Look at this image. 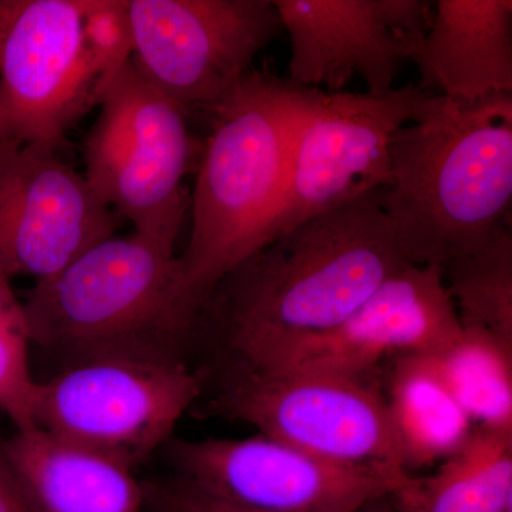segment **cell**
<instances>
[{"instance_id":"cell-1","label":"cell","mask_w":512,"mask_h":512,"mask_svg":"<svg viewBox=\"0 0 512 512\" xmlns=\"http://www.w3.org/2000/svg\"><path fill=\"white\" fill-rule=\"evenodd\" d=\"M380 191L303 222L222 279L201 316L239 360L335 329L410 265Z\"/></svg>"},{"instance_id":"cell-2","label":"cell","mask_w":512,"mask_h":512,"mask_svg":"<svg viewBox=\"0 0 512 512\" xmlns=\"http://www.w3.org/2000/svg\"><path fill=\"white\" fill-rule=\"evenodd\" d=\"M380 205L410 265L441 266L487 247L510 224L512 93L444 99L390 146Z\"/></svg>"},{"instance_id":"cell-3","label":"cell","mask_w":512,"mask_h":512,"mask_svg":"<svg viewBox=\"0 0 512 512\" xmlns=\"http://www.w3.org/2000/svg\"><path fill=\"white\" fill-rule=\"evenodd\" d=\"M305 90L252 69L210 113L178 256L181 301L197 323L222 279L266 247Z\"/></svg>"},{"instance_id":"cell-4","label":"cell","mask_w":512,"mask_h":512,"mask_svg":"<svg viewBox=\"0 0 512 512\" xmlns=\"http://www.w3.org/2000/svg\"><path fill=\"white\" fill-rule=\"evenodd\" d=\"M174 248L136 232L111 237L36 282L23 302L32 345L69 365L113 356L177 359L175 348L197 323L181 301Z\"/></svg>"},{"instance_id":"cell-5","label":"cell","mask_w":512,"mask_h":512,"mask_svg":"<svg viewBox=\"0 0 512 512\" xmlns=\"http://www.w3.org/2000/svg\"><path fill=\"white\" fill-rule=\"evenodd\" d=\"M204 144L188 113L128 62L110 84L83 141L84 178L94 194L134 232L174 244L191 195L185 175Z\"/></svg>"},{"instance_id":"cell-6","label":"cell","mask_w":512,"mask_h":512,"mask_svg":"<svg viewBox=\"0 0 512 512\" xmlns=\"http://www.w3.org/2000/svg\"><path fill=\"white\" fill-rule=\"evenodd\" d=\"M441 101L413 84L384 94L306 89L266 245L303 222L389 188L394 134L429 117Z\"/></svg>"},{"instance_id":"cell-7","label":"cell","mask_w":512,"mask_h":512,"mask_svg":"<svg viewBox=\"0 0 512 512\" xmlns=\"http://www.w3.org/2000/svg\"><path fill=\"white\" fill-rule=\"evenodd\" d=\"M210 412L340 466L410 474L377 375L239 365Z\"/></svg>"},{"instance_id":"cell-8","label":"cell","mask_w":512,"mask_h":512,"mask_svg":"<svg viewBox=\"0 0 512 512\" xmlns=\"http://www.w3.org/2000/svg\"><path fill=\"white\" fill-rule=\"evenodd\" d=\"M178 359L97 357L39 382L35 427L136 468L171 440L201 394Z\"/></svg>"},{"instance_id":"cell-9","label":"cell","mask_w":512,"mask_h":512,"mask_svg":"<svg viewBox=\"0 0 512 512\" xmlns=\"http://www.w3.org/2000/svg\"><path fill=\"white\" fill-rule=\"evenodd\" d=\"M121 69L94 45L87 0H22L0 56V141L60 150Z\"/></svg>"},{"instance_id":"cell-10","label":"cell","mask_w":512,"mask_h":512,"mask_svg":"<svg viewBox=\"0 0 512 512\" xmlns=\"http://www.w3.org/2000/svg\"><path fill=\"white\" fill-rule=\"evenodd\" d=\"M131 62L188 114H210L284 32L271 0H127Z\"/></svg>"},{"instance_id":"cell-11","label":"cell","mask_w":512,"mask_h":512,"mask_svg":"<svg viewBox=\"0 0 512 512\" xmlns=\"http://www.w3.org/2000/svg\"><path fill=\"white\" fill-rule=\"evenodd\" d=\"M178 478L259 512H359L390 495L409 474L348 467L266 437L173 440L165 444Z\"/></svg>"},{"instance_id":"cell-12","label":"cell","mask_w":512,"mask_h":512,"mask_svg":"<svg viewBox=\"0 0 512 512\" xmlns=\"http://www.w3.org/2000/svg\"><path fill=\"white\" fill-rule=\"evenodd\" d=\"M461 330L440 266L407 265L335 329L256 353L241 365L261 372L377 375L383 360L434 355L450 346Z\"/></svg>"},{"instance_id":"cell-13","label":"cell","mask_w":512,"mask_h":512,"mask_svg":"<svg viewBox=\"0 0 512 512\" xmlns=\"http://www.w3.org/2000/svg\"><path fill=\"white\" fill-rule=\"evenodd\" d=\"M119 218L59 150L0 141V272L59 274L113 237Z\"/></svg>"},{"instance_id":"cell-14","label":"cell","mask_w":512,"mask_h":512,"mask_svg":"<svg viewBox=\"0 0 512 512\" xmlns=\"http://www.w3.org/2000/svg\"><path fill=\"white\" fill-rule=\"evenodd\" d=\"M291 39L288 82L339 92L359 74L367 93L393 90L433 20L420 0H274Z\"/></svg>"},{"instance_id":"cell-15","label":"cell","mask_w":512,"mask_h":512,"mask_svg":"<svg viewBox=\"0 0 512 512\" xmlns=\"http://www.w3.org/2000/svg\"><path fill=\"white\" fill-rule=\"evenodd\" d=\"M410 60L421 89L456 103L512 93L511 0H440Z\"/></svg>"},{"instance_id":"cell-16","label":"cell","mask_w":512,"mask_h":512,"mask_svg":"<svg viewBox=\"0 0 512 512\" xmlns=\"http://www.w3.org/2000/svg\"><path fill=\"white\" fill-rule=\"evenodd\" d=\"M10 468L36 512H141L146 488L133 468L37 429L2 440Z\"/></svg>"},{"instance_id":"cell-17","label":"cell","mask_w":512,"mask_h":512,"mask_svg":"<svg viewBox=\"0 0 512 512\" xmlns=\"http://www.w3.org/2000/svg\"><path fill=\"white\" fill-rule=\"evenodd\" d=\"M397 512H505L512 508V431L476 429L427 477L409 474L389 495Z\"/></svg>"},{"instance_id":"cell-18","label":"cell","mask_w":512,"mask_h":512,"mask_svg":"<svg viewBox=\"0 0 512 512\" xmlns=\"http://www.w3.org/2000/svg\"><path fill=\"white\" fill-rule=\"evenodd\" d=\"M384 393L404 468L446 460L466 443L474 426L443 382L430 355L393 360Z\"/></svg>"},{"instance_id":"cell-19","label":"cell","mask_w":512,"mask_h":512,"mask_svg":"<svg viewBox=\"0 0 512 512\" xmlns=\"http://www.w3.org/2000/svg\"><path fill=\"white\" fill-rule=\"evenodd\" d=\"M474 429L512 431V345L463 326L446 349L430 355Z\"/></svg>"},{"instance_id":"cell-20","label":"cell","mask_w":512,"mask_h":512,"mask_svg":"<svg viewBox=\"0 0 512 512\" xmlns=\"http://www.w3.org/2000/svg\"><path fill=\"white\" fill-rule=\"evenodd\" d=\"M440 269L461 325L487 330L512 345L511 225L487 247L458 256Z\"/></svg>"},{"instance_id":"cell-21","label":"cell","mask_w":512,"mask_h":512,"mask_svg":"<svg viewBox=\"0 0 512 512\" xmlns=\"http://www.w3.org/2000/svg\"><path fill=\"white\" fill-rule=\"evenodd\" d=\"M28 319L10 279L0 272V412L15 430L35 427L39 382L30 369Z\"/></svg>"},{"instance_id":"cell-22","label":"cell","mask_w":512,"mask_h":512,"mask_svg":"<svg viewBox=\"0 0 512 512\" xmlns=\"http://www.w3.org/2000/svg\"><path fill=\"white\" fill-rule=\"evenodd\" d=\"M144 488L146 507L154 512H259L214 497L178 477Z\"/></svg>"},{"instance_id":"cell-23","label":"cell","mask_w":512,"mask_h":512,"mask_svg":"<svg viewBox=\"0 0 512 512\" xmlns=\"http://www.w3.org/2000/svg\"><path fill=\"white\" fill-rule=\"evenodd\" d=\"M0 512H36L13 474L0 440Z\"/></svg>"},{"instance_id":"cell-24","label":"cell","mask_w":512,"mask_h":512,"mask_svg":"<svg viewBox=\"0 0 512 512\" xmlns=\"http://www.w3.org/2000/svg\"><path fill=\"white\" fill-rule=\"evenodd\" d=\"M22 0H0V56L8 37L10 26L18 15Z\"/></svg>"},{"instance_id":"cell-25","label":"cell","mask_w":512,"mask_h":512,"mask_svg":"<svg viewBox=\"0 0 512 512\" xmlns=\"http://www.w3.org/2000/svg\"><path fill=\"white\" fill-rule=\"evenodd\" d=\"M359 512H397L396 508L390 501L389 495L376 498V500L369 501Z\"/></svg>"},{"instance_id":"cell-26","label":"cell","mask_w":512,"mask_h":512,"mask_svg":"<svg viewBox=\"0 0 512 512\" xmlns=\"http://www.w3.org/2000/svg\"><path fill=\"white\" fill-rule=\"evenodd\" d=\"M505 512H512V508H510V510H507V511H505Z\"/></svg>"}]
</instances>
